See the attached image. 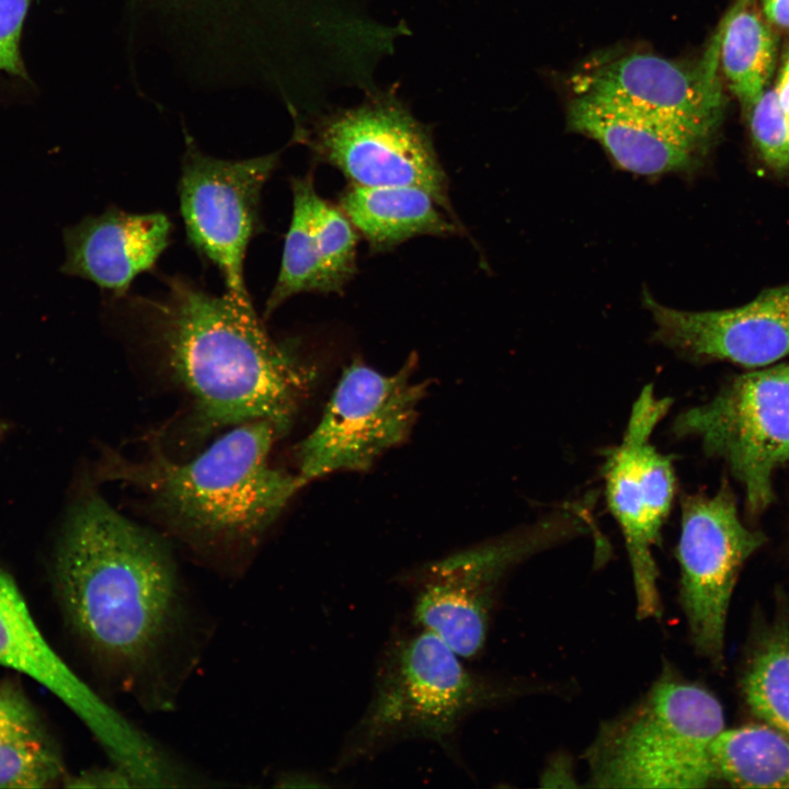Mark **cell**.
Instances as JSON below:
<instances>
[{
	"label": "cell",
	"mask_w": 789,
	"mask_h": 789,
	"mask_svg": "<svg viewBox=\"0 0 789 789\" xmlns=\"http://www.w3.org/2000/svg\"><path fill=\"white\" fill-rule=\"evenodd\" d=\"M54 578L66 622L103 683L149 713L174 710L210 626L169 548L89 496L65 525Z\"/></svg>",
	"instance_id": "cell-1"
},
{
	"label": "cell",
	"mask_w": 789,
	"mask_h": 789,
	"mask_svg": "<svg viewBox=\"0 0 789 789\" xmlns=\"http://www.w3.org/2000/svg\"><path fill=\"white\" fill-rule=\"evenodd\" d=\"M156 295L114 298L193 398L207 425L265 420L281 433L307 395L312 373L275 341L254 307L182 276Z\"/></svg>",
	"instance_id": "cell-2"
},
{
	"label": "cell",
	"mask_w": 789,
	"mask_h": 789,
	"mask_svg": "<svg viewBox=\"0 0 789 789\" xmlns=\"http://www.w3.org/2000/svg\"><path fill=\"white\" fill-rule=\"evenodd\" d=\"M282 433L270 421L230 427L185 461L153 456L140 462L114 456L106 473L147 493L172 527L225 574L237 576L301 478L272 467Z\"/></svg>",
	"instance_id": "cell-3"
},
{
	"label": "cell",
	"mask_w": 789,
	"mask_h": 789,
	"mask_svg": "<svg viewBox=\"0 0 789 789\" xmlns=\"http://www.w3.org/2000/svg\"><path fill=\"white\" fill-rule=\"evenodd\" d=\"M723 710L705 687L665 664L641 698L605 721L584 753L591 787L702 788Z\"/></svg>",
	"instance_id": "cell-4"
},
{
	"label": "cell",
	"mask_w": 789,
	"mask_h": 789,
	"mask_svg": "<svg viewBox=\"0 0 789 789\" xmlns=\"http://www.w3.org/2000/svg\"><path fill=\"white\" fill-rule=\"evenodd\" d=\"M515 691L471 672L441 638L420 628L388 648L368 707L338 763H354L408 739L433 741L448 751L465 719Z\"/></svg>",
	"instance_id": "cell-5"
},
{
	"label": "cell",
	"mask_w": 789,
	"mask_h": 789,
	"mask_svg": "<svg viewBox=\"0 0 789 789\" xmlns=\"http://www.w3.org/2000/svg\"><path fill=\"white\" fill-rule=\"evenodd\" d=\"M591 529L578 503L535 523L425 567L416 578L415 624L433 632L460 658L477 655L487 638L501 581L522 561Z\"/></svg>",
	"instance_id": "cell-6"
},
{
	"label": "cell",
	"mask_w": 789,
	"mask_h": 789,
	"mask_svg": "<svg viewBox=\"0 0 789 789\" xmlns=\"http://www.w3.org/2000/svg\"><path fill=\"white\" fill-rule=\"evenodd\" d=\"M672 430L723 460L743 485L750 514H761L774 500V472L789 461V364L736 376L708 402L681 412Z\"/></svg>",
	"instance_id": "cell-7"
},
{
	"label": "cell",
	"mask_w": 789,
	"mask_h": 789,
	"mask_svg": "<svg viewBox=\"0 0 789 789\" xmlns=\"http://www.w3.org/2000/svg\"><path fill=\"white\" fill-rule=\"evenodd\" d=\"M672 405L647 385L633 402L622 439L604 466L605 495L622 533L631 567L637 616L662 613L659 570L653 556L676 493L673 460L652 443L658 424Z\"/></svg>",
	"instance_id": "cell-8"
},
{
	"label": "cell",
	"mask_w": 789,
	"mask_h": 789,
	"mask_svg": "<svg viewBox=\"0 0 789 789\" xmlns=\"http://www.w3.org/2000/svg\"><path fill=\"white\" fill-rule=\"evenodd\" d=\"M295 139L350 184L422 187L460 224L428 130L396 101L376 100L324 116L310 128L299 127Z\"/></svg>",
	"instance_id": "cell-9"
},
{
	"label": "cell",
	"mask_w": 789,
	"mask_h": 789,
	"mask_svg": "<svg viewBox=\"0 0 789 789\" xmlns=\"http://www.w3.org/2000/svg\"><path fill=\"white\" fill-rule=\"evenodd\" d=\"M414 362L391 375L361 361L343 370L322 418L298 447L305 484L340 470H367L409 436L425 395V386L411 377Z\"/></svg>",
	"instance_id": "cell-10"
},
{
	"label": "cell",
	"mask_w": 789,
	"mask_h": 789,
	"mask_svg": "<svg viewBox=\"0 0 789 789\" xmlns=\"http://www.w3.org/2000/svg\"><path fill=\"white\" fill-rule=\"evenodd\" d=\"M178 184L187 240L220 273L226 291L254 307L244 277L251 240L262 231L261 196L278 164V153L226 160L186 142Z\"/></svg>",
	"instance_id": "cell-11"
},
{
	"label": "cell",
	"mask_w": 789,
	"mask_h": 789,
	"mask_svg": "<svg viewBox=\"0 0 789 789\" xmlns=\"http://www.w3.org/2000/svg\"><path fill=\"white\" fill-rule=\"evenodd\" d=\"M764 542L763 533L742 523L729 483L712 495L682 496L679 599L695 650L716 666L723 661L727 616L740 571Z\"/></svg>",
	"instance_id": "cell-12"
},
{
	"label": "cell",
	"mask_w": 789,
	"mask_h": 789,
	"mask_svg": "<svg viewBox=\"0 0 789 789\" xmlns=\"http://www.w3.org/2000/svg\"><path fill=\"white\" fill-rule=\"evenodd\" d=\"M0 665L55 694L89 728L112 763L142 777L158 766L162 747L130 724L82 682L46 641L12 576L0 568Z\"/></svg>",
	"instance_id": "cell-13"
},
{
	"label": "cell",
	"mask_w": 789,
	"mask_h": 789,
	"mask_svg": "<svg viewBox=\"0 0 789 789\" xmlns=\"http://www.w3.org/2000/svg\"><path fill=\"white\" fill-rule=\"evenodd\" d=\"M644 302L656 340L687 359L725 361L752 368L789 355V282L722 310H677L649 295Z\"/></svg>",
	"instance_id": "cell-14"
},
{
	"label": "cell",
	"mask_w": 789,
	"mask_h": 789,
	"mask_svg": "<svg viewBox=\"0 0 789 789\" xmlns=\"http://www.w3.org/2000/svg\"><path fill=\"white\" fill-rule=\"evenodd\" d=\"M719 65L720 28L696 66L629 54L579 73L573 87L578 95L613 100L714 134L723 108Z\"/></svg>",
	"instance_id": "cell-15"
},
{
	"label": "cell",
	"mask_w": 789,
	"mask_h": 789,
	"mask_svg": "<svg viewBox=\"0 0 789 789\" xmlns=\"http://www.w3.org/2000/svg\"><path fill=\"white\" fill-rule=\"evenodd\" d=\"M568 123L598 141L624 170L641 175L694 170L713 136L673 117L591 95L572 101Z\"/></svg>",
	"instance_id": "cell-16"
},
{
	"label": "cell",
	"mask_w": 789,
	"mask_h": 789,
	"mask_svg": "<svg viewBox=\"0 0 789 789\" xmlns=\"http://www.w3.org/2000/svg\"><path fill=\"white\" fill-rule=\"evenodd\" d=\"M171 236L172 224L163 213L111 206L65 229L61 272L94 283L113 298L122 297L138 275L155 268Z\"/></svg>",
	"instance_id": "cell-17"
},
{
	"label": "cell",
	"mask_w": 789,
	"mask_h": 789,
	"mask_svg": "<svg viewBox=\"0 0 789 789\" xmlns=\"http://www.w3.org/2000/svg\"><path fill=\"white\" fill-rule=\"evenodd\" d=\"M339 207L371 252L391 250L414 237H447L464 230L438 209L426 190L413 185L350 184L340 196Z\"/></svg>",
	"instance_id": "cell-18"
},
{
	"label": "cell",
	"mask_w": 789,
	"mask_h": 789,
	"mask_svg": "<svg viewBox=\"0 0 789 789\" xmlns=\"http://www.w3.org/2000/svg\"><path fill=\"white\" fill-rule=\"evenodd\" d=\"M60 747L22 688L0 681V788H45L65 781Z\"/></svg>",
	"instance_id": "cell-19"
},
{
	"label": "cell",
	"mask_w": 789,
	"mask_h": 789,
	"mask_svg": "<svg viewBox=\"0 0 789 789\" xmlns=\"http://www.w3.org/2000/svg\"><path fill=\"white\" fill-rule=\"evenodd\" d=\"M293 215L287 231L281 268L265 304L268 318L286 300L301 293H334L324 270L315 228L319 194L313 174L293 178Z\"/></svg>",
	"instance_id": "cell-20"
},
{
	"label": "cell",
	"mask_w": 789,
	"mask_h": 789,
	"mask_svg": "<svg viewBox=\"0 0 789 789\" xmlns=\"http://www.w3.org/2000/svg\"><path fill=\"white\" fill-rule=\"evenodd\" d=\"M716 779L740 788H789V735L767 725L723 730L710 747Z\"/></svg>",
	"instance_id": "cell-21"
},
{
	"label": "cell",
	"mask_w": 789,
	"mask_h": 789,
	"mask_svg": "<svg viewBox=\"0 0 789 789\" xmlns=\"http://www.w3.org/2000/svg\"><path fill=\"white\" fill-rule=\"evenodd\" d=\"M746 3H735L720 26V65L744 112L765 91L775 62L771 33Z\"/></svg>",
	"instance_id": "cell-22"
},
{
	"label": "cell",
	"mask_w": 789,
	"mask_h": 789,
	"mask_svg": "<svg viewBox=\"0 0 789 789\" xmlns=\"http://www.w3.org/2000/svg\"><path fill=\"white\" fill-rule=\"evenodd\" d=\"M751 711L789 735V617H780L759 632L741 681Z\"/></svg>",
	"instance_id": "cell-23"
},
{
	"label": "cell",
	"mask_w": 789,
	"mask_h": 789,
	"mask_svg": "<svg viewBox=\"0 0 789 789\" xmlns=\"http://www.w3.org/2000/svg\"><path fill=\"white\" fill-rule=\"evenodd\" d=\"M315 228L324 270L335 294H341L356 273V229L341 210L319 197Z\"/></svg>",
	"instance_id": "cell-24"
},
{
	"label": "cell",
	"mask_w": 789,
	"mask_h": 789,
	"mask_svg": "<svg viewBox=\"0 0 789 789\" xmlns=\"http://www.w3.org/2000/svg\"><path fill=\"white\" fill-rule=\"evenodd\" d=\"M745 114L764 165L775 175L789 178V117L775 89L765 90Z\"/></svg>",
	"instance_id": "cell-25"
},
{
	"label": "cell",
	"mask_w": 789,
	"mask_h": 789,
	"mask_svg": "<svg viewBox=\"0 0 789 789\" xmlns=\"http://www.w3.org/2000/svg\"><path fill=\"white\" fill-rule=\"evenodd\" d=\"M33 0H0V71L23 76L20 38Z\"/></svg>",
	"instance_id": "cell-26"
},
{
	"label": "cell",
	"mask_w": 789,
	"mask_h": 789,
	"mask_svg": "<svg viewBox=\"0 0 789 789\" xmlns=\"http://www.w3.org/2000/svg\"><path fill=\"white\" fill-rule=\"evenodd\" d=\"M66 787L80 788H130L138 787L134 777L121 766L113 764L95 767L80 775H68L64 781Z\"/></svg>",
	"instance_id": "cell-27"
},
{
	"label": "cell",
	"mask_w": 789,
	"mask_h": 789,
	"mask_svg": "<svg viewBox=\"0 0 789 789\" xmlns=\"http://www.w3.org/2000/svg\"><path fill=\"white\" fill-rule=\"evenodd\" d=\"M765 18L774 25L789 28V0H762Z\"/></svg>",
	"instance_id": "cell-28"
},
{
	"label": "cell",
	"mask_w": 789,
	"mask_h": 789,
	"mask_svg": "<svg viewBox=\"0 0 789 789\" xmlns=\"http://www.w3.org/2000/svg\"><path fill=\"white\" fill-rule=\"evenodd\" d=\"M774 89L777 93L782 108L789 117V45L777 83Z\"/></svg>",
	"instance_id": "cell-29"
},
{
	"label": "cell",
	"mask_w": 789,
	"mask_h": 789,
	"mask_svg": "<svg viewBox=\"0 0 789 789\" xmlns=\"http://www.w3.org/2000/svg\"><path fill=\"white\" fill-rule=\"evenodd\" d=\"M568 767H570V763L565 762L562 757H560L559 759L550 764L549 768L545 771L541 780L544 782L550 781L548 786H552L553 781L556 780H567L570 785V780L573 781L574 779L572 777L571 768L565 769Z\"/></svg>",
	"instance_id": "cell-30"
}]
</instances>
